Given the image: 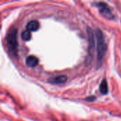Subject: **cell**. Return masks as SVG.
Listing matches in <instances>:
<instances>
[{"instance_id":"obj_9","label":"cell","mask_w":121,"mask_h":121,"mask_svg":"<svg viewBox=\"0 0 121 121\" xmlns=\"http://www.w3.org/2000/svg\"><path fill=\"white\" fill-rule=\"evenodd\" d=\"M94 99H95V98H94V97H93V98H91V97H90L89 99H86V100H87V101H93V100H94Z\"/></svg>"},{"instance_id":"obj_8","label":"cell","mask_w":121,"mask_h":121,"mask_svg":"<svg viewBox=\"0 0 121 121\" xmlns=\"http://www.w3.org/2000/svg\"><path fill=\"white\" fill-rule=\"evenodd\" d=\"M31 38V34H30V32L28 30H24L22 33H21V38L22 40H25V41H27V40H29Z\"/></svg>"},{"instance_id":"obj_5","label":"cell","mask_w":121,"mask_h":121,"mask_svg":"<svg viewBox=\"0 0 121 121\" xmlns=\"http://www.w3.org/2000/svg\"><path fill=\"white\" fill-rule=\"evenodd\" d=\"M26 64L28 67H34L38 64V60L37 57L34 56H29L26 58Z\"/></svg>"},{"instance_id":"obj_7","label":"cell","mask_w":121,"mask_h":121,"mask_svg":"<svg viewBox=\"0 0 121 121\" xmlns=\"http://www.w3.org/2000/svg\"><path fill=\"white\" fill-rule=\"evenodd\" d=\"M99 89H100V91L102 94L105 95V94H108V84H107V82L106 80H103L100 84V86H99Z\"/></svg>"},{"instance_id":"obj_2","label":"cell","mask_w":121,"mask_h":121,"mask_svg":"<svg viewBox=\"0 0 121 121\" xmlns=\"http://www.w3.org/2000/svg\"><path fill=\"white\" fill-rule=\"evenodd\" d=\"M18 30L16 28H12L9 30L6 35V43L10 52L16 55L18 50V41H17Z\"/></svg>"},{"instance_id":"obj_4","label":"cell","mask_w":121,"mask_h":121,"mask_svg":"<svg viewBox=\"0 0 121 121\" xmlns=\"http://www.w3.org/2000/svg\"><path fill=\"white\" fill-rule=\"evenodd\" d=\"M67 80V78L66 76H58L55 77H52L50 79L49 82L54 84H62L65 83Z\"/></svg>"},{"instance_id":"obj_1","label":"cell","mask_w":121,"mask_h":121,"mask_svg":"<svg viewBox=\"0 0 121 121\" xmlns=\"http://www.w3.org/2000/svg\"><path fill=\"white\" fill-rule=\"evenodd\" d=\"M96 52H97V60L100 63L106 54L107 46L105 40L104 35L101 30L99 29L96 31Z\"/></svg>"},{"instance_id":"obj_3","label":"cell","mask_w":121,"mask_h":121,"mask_svg":"<svg viewBox=\"0 0 121 121\" xmlns=\"http://www.w3.org/2000/svg\"><path fill=\"white\" fill-rule=\"evenodd\" d=\"M96 6L99 8V12L104 18L109 19V20L112 19L113 18V16L110 9L108 7V6L106 4H104L103 2L97 3Z\"/></svg>"},{"instance_id":"obj_6","label":"cell","mask_w":121,"mask_h":121,"mask_svg":"<svg viewBox=\"0 0 121 121\" xmlns=\"http://www.w3.org/2000/svg\"><path fill=\"white\" fill-rule=\"evenodd\" d=\"M38 28H39V23L36 21H30L26 25V28L30 32L37 30Z\"/></svg>"}]
</instances>
